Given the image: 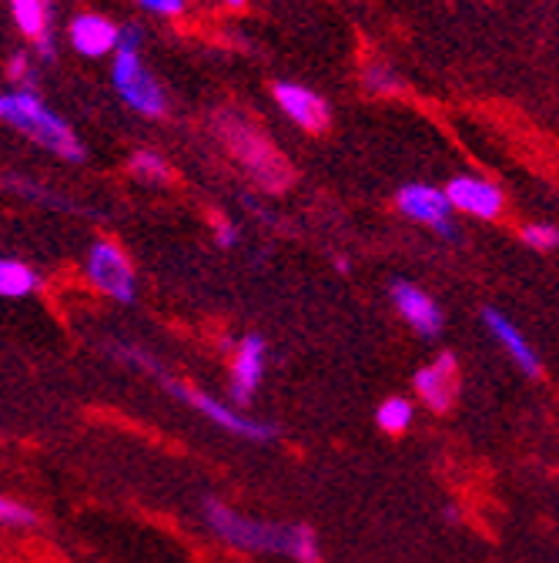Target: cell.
Segmentation results:
<instances>
[{"instance_id":"obj_16","label":"cell","mask_w":559,"mask_h":563,"mask_svg":"<svg viewBox=\"0 0 559 563\" xmlns=\"http://www.w3.org/2000/svg\"><path fill=\"white\" fill-rule=\"evenodd\" d=\"M37 289H41V278L27 262H21V258L0 262V296L4 299H27Z\"/></svg>"},{"instance_id":"obj_4","label":"cell","mask_w":559,"mask_h":563,"mask_svg":"<svg viewBox=\"0 0 559 563\" xmlns=\"http://www.w3.org/2000/svg\"><path fill=\"white\" fill-rule=\"evenodd\" d=\"M161 383H165V389H168L175 399L188 402L194 412H201L204 419H212L219 430H225V433H232V437H238V440H248V443H271V440L278 437L275 422L251 419V416H245L235 402H222V399L208 396V393H201V389H194V386H188V383H175L171 376H165Z\"/></svg>"},{"instance_id":"obj_15","label":"cell","mask_w":559,"mask_h":563,"mask_svg":"<svg viewBox=\"0 0 559 563\" xmlns=\"http://www.w3.org/2000/svg\"><path fill=\"white\" fill-rule=\"evenodd\" d=\"M11 14L18 31L37 44V54L44 60L54 57V37H51V0H11Z\"/></svg>"},{"instance_id":"obj_21","label":"cell","mask_w":559,"mask_h":563,"mask_svg":"<svg viewBox=\"0 0 559 563\" xmlns=\"http://www.w3.org/2000/svg\"><path fill=\"white\" fill-rule=\"evenodd\" d=\"M0 520H4V527H14V530H21V527H37V514L27 507V504H21V500H0Z\"/></svg>"},{"instance_id":"obj_1","label":"cell","mask_w":559,"mask_h":563,"mask_svg":"<svg viewBox=\"0 0 559 563\" xmlns=\"http://www.w3.org/2000/svg\"><path fill=\"white\" fill-rule=\"evenodd\" d=\"M204 523L212 527L215 537L232 543L235 550L248 553H278V556H292L295 563H322V547L318 533L309 523H268V520H251L219 497H204L201 500Z\"/></svg>"},{"instance_id":"obj_3","label":"cell","mask_w":559,"mask_h":563,"mask_svg":"<svg viewBox=\"0 0 559 563\" xmlns=\"http://www.w3.org/2000/svg\"><path fill=\"white\" fill-rule=\"evenodd\" d=\"M142 31L137 27H124L121 34V47L114 54V64H111V81H114V91L118 98L134 108L137 114L145 118H161L165 108H168V98H165V88L155 81L152 70L142 64Z\"/></svg>"},{"instance_id":"obj_24","label":"cell","mask_w":559,"mask_h":563,"mask_svg":"<svg viewBox=\"0 0 559 563\" xmlns=\"http://www.w3.org/2000/svg\"><path fill=\"white\" fill-rule=\"evenodd\" d=\"M137 4H142L145 11H152V14H161V18H178L188 0H137Z\"/></svg>"},{"instance_id":"obj_12","label":"cell","mask_w":559,"mask_h":563,"mask_svg":"<svg viewBox=\"0 0 559 563\" xmlns=\"http://www.w3.org/2000/svg\"><path fill=\"white\" fill-rule=\"evenodd\" d=\"M121 34L124 27H118L111 18H101V14H78L67 27V41L71 47L85 57H104V54H118L121 47Z\"/></svg>"},{"instance_id":"obj_19","label":"cell","mask_w":559,"mask_h":563,"mask_svg":"<svg viewBox=\"0 0 559 563\" xmlns=\"http://www.w3.org/2000/svg\"><path fill=\"white\" fill-rule=\"evenodd\" d=\"M131 175L137 181H148V185H165L168 181V162L158 152H137L131 158Z\"/></svg>"},{"instance_id":"obj_17","label":"cell","mask_w":559,"mask_h":563,"mask_svg":"<svg viewBox=\"0 0 559 563\" xmlns=\"http://www.w3.org/2000/svg\"><path fill=\"white\" fill-rule=\"evenodd\" d=\"M412 416H415V409H412V402H409L405 396H389V399H382L379 409H376L379 430L389 433V437L405 433V430L412 427Z\"/></svg>"},{"instance_id":"obj_20","label":"cell","mask_w":559,"mask_h":563,"mask_svg":"<svg viewBox=\"0 0 559 563\" xmlns=\"http://www.w3.org/2000/svg\"><path fill=\"white\" fill-rule=\"evenodd\" d=\"M523 242L529 245V249H536V252H552L556 245H559V229L556 225H549V222H529V225H523Z\"/></svg>"},{"instance_id":"obj_2","label":"cell","mask_w":559,"mask_h":563,"mask_svg":"<svg viewBox=\"0 0 559 563\" xmlns=\"http://www.w3.org/2000/svg\"><path fill=\"white\" fill-rule=\"evenodd\" d=\"M0 118H4V124L18 128L21 134H27L34 145H41L44 152H51L64 162L81 165L88 158L75 128L57 111H51L44 104V98L31 88H14V91L0 95Z\"/></svg>"},{"instance_id":"obj_5","label":"cell","mask_w":559,"mask_h":563,"mask_svg":"<svg viewBox=\"0 0 559 563\" xmlns=\"http://www.w3.org/2000/svg\"><path fill=\"white\" fill-rule=\"evenodd\" d=\"M85 272L91 278V286L98 292H104L108 299L121 302V306H131L137 299V275H134V265L127 258V252L111 242V239H98L91 249H88V262H85Z\"/></svg>"},{"instance_id":"obj_7","label":"cell","mask_w":559,"mask_h":563,"mask_svg":"<svg viewBox=\"0 0 559 563\" xmlns=\"http://www.w3.org/2000/svg\"><path fill=\"white\" fill-rule=\"evenodd\" d=\"M228 145H232V152L245 162V168L261 181V185H268L271 191H278L282 188L292 175H289V168L282 165V158H278L265 141L248 128V124H242L238 118H235V128L228 131Z\"/></svg>"},{"instance_id":"obj_9","label":"cell","mask_w":559,"mask_h":563,"mask_svg":"<svg viewBox=\"0 0 559 563\" xmlns=\"http://www.w3.org/2000/svg\"><path fill=\"white\" fill-rule=\"evenodd\" d=\"M265 366H268V342L261 335H245L235 345V356H232V379H228V396L232 402L242 409L255 399L261 379H265Z\"/></svg>"},{"instance_id":"obj_8","label":"cell","mask_w":559,"mask_h":563,"mask_svg":"<svg viewBox=\"0 0 559 563\" xmlns=\"http://www.w3.org/2000/svg\"><path fill=\"white\" fill-rule=\"evenodd\" d=\"M389 299L415 335L436 339L443 332V309L436 306V299L423 286H415V282H409V278H395L389 286Z\"/></svg>"},{"instance_id":"obj_18","label":"cell","mask_w":559,"mask_h":563,"mask_svg":"<svg viewBox=\"0 0 559 563\" xmlns=\"http://www.w3.org/2000/svg\"><path fill=\"white\" fill-rule=\"evenodd\" d=\"M111 356L118 360V363H124V366H131V369H137V373H148V376H158V379H165V373H161V366H158V360L155 356H148L145 349H137V345H127V342H111Z\"/></svg>"},{"instance_id":"obj_6","label":"cell","mask_w":559,"mask_h":563,"mask_svg":"<svg viewBox=\"0 0 559 563\" xmlns=\"http://www.w3.org/2000/svg\"><path fill=\"white\" fill-rule=\"evenodd\" d=\"M395 208L409 222L429 225L443 239H459V229H456V219H452L456 208H452L446 188H436V185H426V181H409V185L399 188Z\"/></svg>"},{"instance_id":"obj_13","label":"cell","mask_w":559,"mask_h":563,"mask_svg":"<svg viewBox=\"0 0 559 563\" xmlns=\"http://www.w3.org/2000/svg\"><path fill=\"white\" fill-rule=\"evenodd\" d=\"M482 325L489 329V335H493V339L506 349V356H510L529 379H536V376L543 373V363H539V356H536V349L526 342V335L516 329V322H513L506 312H500V309H493V306H485V309H482Z\"/></svg>"},{"instance_id":"obj_25","label":"cell","mask_w":559,"mask_h":563,"mask_svg":"<svg viewBox=\"0 0 559 563\" xmlns=\"http://www.w3.org/2000/svg\"><path fill=\"white\" fill-rule=\"evenodd\" d=\"M215 239H219L222 249H232V245L238 242V229H235L232 222H219V225H215Z\"/></svg>"},{"instance_id":"obj_14","label":"cell","mask_w":559,"mask_h":563,"mask_svg":"<svg viewBox=\"0 0 559 563\" xmlns=\"http://www.w3.org/2000/svg\"><path fill=\"white\" fill-rule=\"evenodd\" d=\"M275 101H278V108H282V114L289 121H295L305 131H322L328 124V104H325V98L315 95L305 85L278 81L275 85Z\"/></svg>"},{"instance_id":"obj_11","label":"cell","mask_w":559,"mask_h":563,"mask_svg":"<svg viewBox=\"0 0 559 563\" xmlns=\"http://www.w3.org/2000/svg\"><path fill=\"white\" fill-rule=\"evenodd\" d=\"M446 195H449L456 211H462V216H476L482 222H493L506 205L503 191L493 181L476 178V175H456L446 185Z\"/></svg>"},{"instance_id":"obj_10","label":"cell","mask_w":559,"mask_h":563,"mask_svg":"<svg viewBox=\"0 0 559 563\" xmlns=\"http://www.w3.org/2000/svg\"><path fill=\"white\" fill-rule=\"evenodd\" d=\"M415 396L423 399L433 412H449L456 402V389H459V363L452 352H443L439 360H433L429 366H423L412 379Z\"/></svg>"},{"instance_id":"obj_22","label":"cell","mask_w":559,"mask_h":563,"mask_svg":"<svg viewBox=\"0 0 559 563\" xmlns=\"http://www.w3.org/2000/svg\"><path fill=\"white\" fill-rule=\"evenodd\" d=\"M11 81H18L21 88L37 91V67L31 64L27 54H14V57H11Z\"/></svg>"},{"instance_id":"obj_23","label":"cell","mask_w":559,"mask_h":563,"mask_svg":"<svg viewBox=\"0 0 559 563\" xmlns=\"http://www.w3.org/2000/svg\"><path fill=\"white\" fill-rule=\"evenodd\" d=\"M366 85L372 91H389V88H399V75H395V70H385V67H369L366 70Z\"/></svg>"},{"instance_id":"obj_26","label":"cell","mask_w":559,"mask_h":563,"mask_svg":"<svg viewBox=\"0 0 559 563\" xmlns=\"http://www.w3.org/2000/svg\"><path fill=\"white\" fill-rule=\"evenodd\" d=\"M228 8H245V0H225Z\"/></svg>"}]
</instances>
